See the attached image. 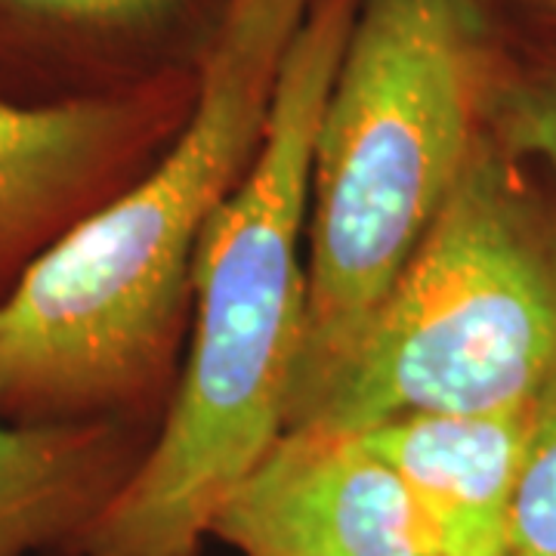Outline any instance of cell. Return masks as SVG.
I'll use <instances>...</instances> for the list:
<instances>
[{
    "instance_id": "9",
    "label": "cell",
    "mask_w": 556,
    "mask_h": 556,
    "mask_svg": "<svg viewBox=\"0 0 556 556\" xmlns=\"http://www.w3.org/2000/svg\"><path fill=\"white\" fill-rule=\"evenodd\" d=\"M155 420L16 424L0 417V556L75 547L134 477Z\"/></svg>"
},
{
    "instance_id": "8",
    "label": "cell",
    "mask_w": 556,
    "mask_h": 556,
    "mask_svg": "<svg viewBox=\"0 0 556 556\" xmlns=\"http://www.w3.org/2000/svg\"><path fill=\"white\" fill-rule=\"evenodd\" d=\"M535 402L501 412L405 415L362 430L393 467L439 556H507Z\"/></svg>"
},
{
    "instance_id": "4",
    "label": "cell",
    "mask_w": 556,
    "mask_h": 556,
    "mask_svg": "<svg viewBox=\"0 0 556 556\" xmlns=\"http://www.w3.org/2000/svg\"><path fill=\"white\" fill-rule=\"evenodd\" d=\"M554 378L556 186L489 134L306 424L501 412Z\"/></svg>"
},
{
    "instance_id": "10",
    "label": "cell",
    "mask_w": 556,
    "mask_h": 556,
    "mask_svg": "<svg viewBox=\"0 0 556 556\" xmlns=\"http://www.w3.org/2000/svg\"><path fill=\"white\" fill-rule=\"evenodd\" d=\"M492 134L556 186V50L517 47Z\"/></svg>"
},
{
    "instance_id": "13",
    "label": "cell",
    "mask_w": 556,
    "mask_h": 556,
    "mask_svg": "<svg viewBox=\"0 0 556 556\" xmlns=\"http://www.w3.org/2000/svg\"><path fill=\"white\" fill-rule=\"evenodd\" d=\"M507 556H510V554H507Z\"/></svg>"
},
{
    "instance_id": "11",
    "label": "cell",
    "mask_w": 556,
    "mask_h": 556,
    "mask_svg": "<svg viewBox=\"0 0 556 556\" xmlns=\"http://www.w3.org/2000/svg\"><path fill=\"white\" fill-rule=\"evenodd\" d=\"M507 554L556 556V378L535 399Z\"/></svg>"
},
{
    "instance_id": "2",
    "label": "cell",
    "mask_w": 556,
    "mask_h": 556,
    "mask_svg": "<svg viewBox=\"0 0 556 556\" xmlns=\"http://www.w3.org/2000/svg\"><path fill=\"white\" fill-rule=\"evenodd\" d=\"M356 10L313 0L257 161L199 244L186 356L159 430L75 556H199L219 504L288 430L309 300L313 149Z\"/></svg>"
},
{
    "instance_id": "1",
    "label": "cell",
    "mask_w": 556,
    "mask_h": 556,
    "mask_svg": "<svg viewBox=\"0 0 556 556\" xmlns=\"http://www.w3.org/2000/svg\"><path fill=\"white\" fill-rule=\"evenodd\" d=\"M309 7L232 0L174 146L0 300V417L155 420L167 408L199 244L257 161Z\"/></svg>"
},
{
    "instance_id": "6",
    "label": "cell",
    "mask_w": 556,
    "mask_h": 556,
    "mask_svg": "<svg viewBox=\"0 0 556 556\" xmlns=\"http://www.w3.org/2000/svg\"><path fill=\"white\" fill-rule=\"evenodd\" d=\"M239 556H439L415 501L358 433L288 427L226 495L211 535Z\"/></svg>"
},
{
    "instance_id": "7",
    "label": "cell",
    "mask_w": 556,
    "mask_h": 556,
    "mask_svg": "<svg viewBox=\"0 0 556 556\" xmlns=\"http://www.w3.org/2000/svg\"><path fill=\"white\" fill-rule=\"evenodd\" d=\"M232 0H0V72L50 100L199 75Z\"/></svg>"
},
{
    "instance_id": "3",
    "label": "cell",
    "mask_w": 556,
    "mask_h": 556,
    "mask_svg": "<svg viewBox=\"0 0 556 556\" xmlns=\"http://www.w3.org/2000/svg\"><path fill=\"white\" fill-rule=\"evenodd\" d=\"M514 60L489 0H358L313 149L309 300L288 427L306 424L343 378L492 134Z\"/></svg>"
},
{
    "instance_id": "5",
    "label": "cell",
    "mask_w": 556,
    "mask_h": 556,
    "mask_svg": "<svg viewBox=\"0 0 556 556\" xmlns=\"http://www.w3.org/2000/svg\"><path fill=\"white\" fill-rule=\"evenodd\" d=\"M199 75L84 100L0 97V300L43 251L174 146Z\"/></svg>"
},
{
    "instance_id": "12",
    "label": "cell",
    "mask_w": 556,
    "mask_h": 556,
    "mask_svg": "<svg viewBox=\"0 0 556 556\" xmlns=\"http://www.w3.org/2000/svg\"><path fill=\"white\" fill-rule=\"evenodd\" d=\"M517 47L556 50V0H489Z\"/></svg>"
}]
</instances>
